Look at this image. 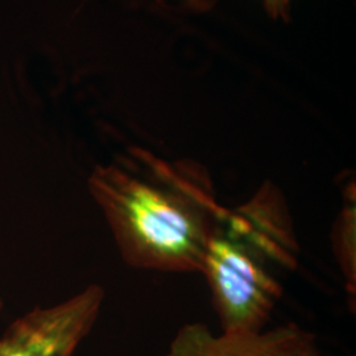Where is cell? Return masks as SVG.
I'll list each match as a JSON object with an SVG mask.
<instances>
[{"mask_svg": "<svg viewBox=\"0 0 356 356\" xmlns=\"http://www.w3.org/2000/svg\"><path fill=\"white\" fill-rule=\"evenodd\" d=\"M348 201L334 227V252L343 270L348 291L355 292V193L348 191Z\"/></svg>", "mask_w": 356, "mask_h": 356, "instance_id": "cell-5", "label": "cell"}, {"mask_svg": "<svg viewBox=\"0 0 356 356\" xmlns=\"http://www.w3.org/2000/svg\"><path fill=\"white\" fill-rule=\"evenodd\" d=\"M3 309V302H1V298H0V310Z\"/></svg>", "mask_w": 356, "mask_h": 356, "instance_id": "cell-7", "label": "cell"}, {"mask_svg": "<svg viewBox=\"0 0 356 356\" xmlns=\"http://www.w3.org/2000/svg\"><path fill=\"white\" fill-rule=\"evenodd\" d=\"M166 356H321V351L314 335L294 323L222 334L204 323H188L178 330Z\"/></svg>", "mask_w": 356, "mask_h": 356, "instance_id": "cell-4", "label": "cell"}, {"mask_svg": "<svg viewBox=\"0 0 356 356\" xmlns=\"http://www.w3.org/2000/svg\"><path fill=\"white\" fill-rule=\"evenodd\" d=\"M268 13L273 17L286 19L289 10V0H263Z\"/></svg>", "mask_w": 356, "mask_h": 356, "instance_id": "cell-6", "label": "cell"}, {"mask_svg": "<svg viewBox=\"0 0 356 356\" xmlns=\"http://www.w3.org/2000/svg\"><path fill=\"white\" fill-rule=\"evenodd\" d=\"M104 291L90 285L57 305L35 307L0 337V356H73L101 313Z\"/></svg>", "mask_w": 356, "mask_h": 356, "instance_id": "cell-3", "label": "cell"}, {"mask_svg": "<svg viewBox=\"0 0 356 356\" xmlns=\"http://www.w3.org/2000/svg\"><path fill=\"white\" fill-rule=\"evenodd\" d=\"M300 245L282 191L266 181L226 207L207 245L204 273L222 331H260L298 267Z\"/></svg>", "mask_w": 356, "mask_h": 356, "instance_id": "cell-2", "label": "cell"}, {"mask_svg": "<svg viewBox=\"0 0 356 356\" xmlns=\"http://www.w3.org/2000/svg\"><path fill=\"white\" fill-rule=\"evenodd\" d=\"M88 188L127 266L201 273L207 245L226 210L202 164L131 148L114 163L98 166Z\"/></svg>", "mask_w": 356, "mask_h": 356, "instance_id": "cell-1", "label": "cell"}]
</instances>
